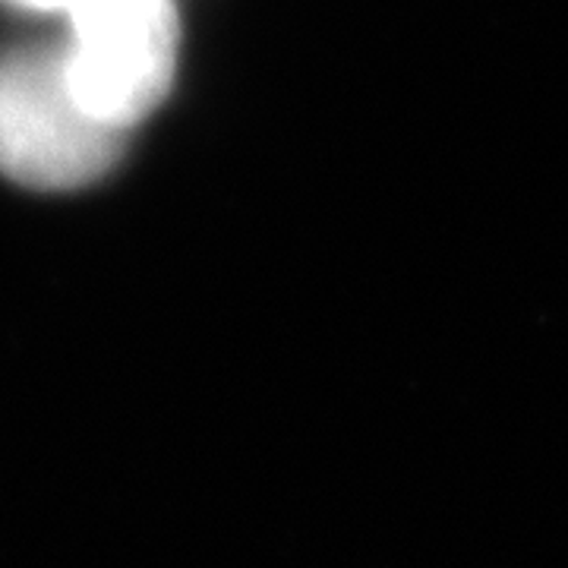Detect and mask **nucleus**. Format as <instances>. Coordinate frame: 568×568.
Here are the masks:
<instances>
[{
    "label": "nucleus",
    "mask_w": 568,
    "mask_h": 568,
    "mask_svg": "<svg viewBox=\"0 0 568 568\" xmlns=\"http://www.w3.org/2000/svg\"><path fill=\"white\" fill-rule=\"evenodd\" d=\"M123 130L92 118L67 80L63 48L0 61V171L36 190H70L102 178Z\"/></svg>",
    "instance_id": "obj_1"
},
{
    "label": "nucleus",
    "mask_w": 568,
    "mask_h": 568,
    "mask_svg": "<svg viewBox=\"0 0 568 568\" xmlns=\"http://www.w3.org/2000/svg\"><path fill=\"white\" fill-rule=\"evenodd\" d=\"M73 39L63 48L67 80L82 108L130 130L162 102L178 61L171 0H73Z\"/></svg>",
    "instance_id": "obj_2"
},
{
    "label": "nucleus",
    "mask_w": 568,
    "mask_h": 568,
    "mask_svg": "<svg viewBox=\"0 0 568 568\" xmlns=\"http://www.w3.org/2000/svg\"><path fill=\"white\" fill-rule=\"evenodd\" d=\"M17 3H26V7H36V10H67L73 0H17Z\"/></svg>",
    "instance_id": "obj_3"
}]
</instances>
